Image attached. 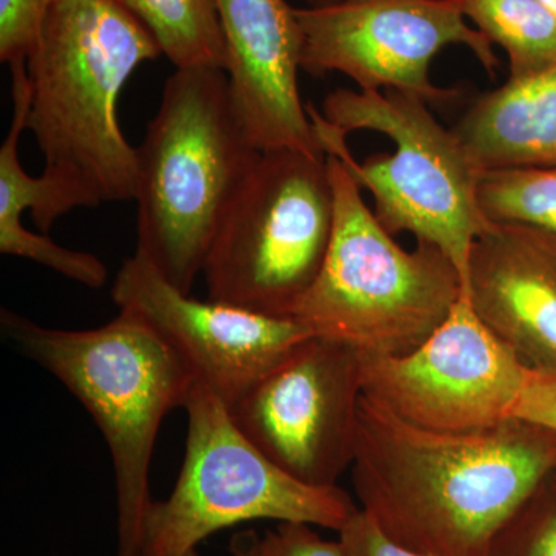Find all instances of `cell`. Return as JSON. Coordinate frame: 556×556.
<instances>
[{
    "label": "cell",
    "instance_id": "9",
    "mask_svg": "<svg viewBox=\"0 0 556 556\" xmlns=\"http://www.w3.org/2000/svg\"><path fill=\"white\" fill-rule=\"evenodd\" d=\"M295 14L311 76L339 72L358 90H399L433 104L455 91L431 83V62L445 47L464 46L495 78L493 43L467 24L459 0H339Z\"/></svg>",
    "mask_w": 556,
    "mask_h": 556
},
{
    "label": "cell",
    "instance_id": "3",
    "mask_svg": "<svg viewBox=\"0 0 556 556\" xmlns=\"http://www.w3.org/2000/svg\"><path fill=\"white\" fill-rule=\"evenodd\" d=\"M306 110L325 153L371 193L383 229L441 249L466 285L471 248L492 223L479 206V172L428 102L399 90L338 89L321 112Z\"/></svg>",
    "mask_w": 556,
    "mask_h": 556
},
{
    "label": "cell",
    "instance_id": "24",
    "mask_svg": "<svg viewBox=\"0 0 556 556\" xmlns=\"http://www.w3.org/2000/svg\"><path fill=\"white\" fill-rule=\"evenodd\" d=\"M540 2L541 5H543L544 9H546L556 21V0H540Z\"/></svg>",
    "mask_w": 556,
    "mask_h": 556
},
{
    "label": "cell",
    "instance_id": "12",
    "mask_svg": "<svg viewBox=\"0 0 556 556\" xmlns=\"http://www.w3.org/2000/svg\"><path fill=\"white\" fill-rule=\"evenodd\" d=\"M112 298L119 311L155 329L188 365L197 386L211 391L228 409L314 336L294 317L193 299L138 254L124 262Z\"/></svg>",
    "mask_w": 556,
    "mask_h": 556
},
{
    "label": "cell",
    "instance_id": "17",
    "mask_svg": "<svg viewBox=\"0 0 556 556\" xmlns=\"http://www.w3.org/2000/svg\"><path fill=\"white\" fill-rule=\"evenodd\" d=\"M467 20L473 21L492 43L503 47L510 78L543 75L556 68V21L540 0H459Z\"/></svg>",
    "mask_w": 556,
    "mask_h": 556
},
{
    "label": "cell",
    "instance_id": "26",
    "mask_svg": "<svg viewBox=\"0 0 556 556\" xmlns=\"http://www.w3.org/2000/svg\"><path fill=\"white\" fill-rule=\"evenodd\" d=\"M179 556H200L199 551L197 548H193V551L188 552V554L179 555Z\"/></svg>",
    "mask_w": 556,
    "mask_h": 556
},
{
    "label": "cell",
    "instance_id": "6",
    "mask_svg": "<svg viewBox=\"0 0 556 556\" xmlns=\"http://www.w3.org/2000/svg\"><path fill=\"white\" fill-rule=\"evenodd\" d=\"M327 161L334 229L320 273L291 317L361 356H402L444 324L463 295V276L433 244L417 241L405 251L362 199L346 164L336 155Z\"/></svg>",
    "mask_w": 556,
    "mask_h": 556
},
{
    "label": "cell",
    "instance_id": "13",
    "mask_svg": "<svg viewBox=\"0 0 556 556\" xmlns=\"http://www.w3.org/2000/svg\"><path fill=\"white\" fill-rule=\"evenodd\" d=\"M230 93L258 152L300 150L327 156L299 93L302 30L287 0H215Z\"/></svg>",
    "mask_w": 556,
    "mask_h": 556
},
{
    "label": "cell",
    "instance_id": "8",
    "mask_svg": "<svg viewBox=\"0 0 556 556\" xmlns=\"http://www.w3.org/2000/svg\"><path fill=\"white\" fill-rule=\"evenodd\" d=\"M185 409V463L170 496L153 501L139 556L185 555L219 530L258 519L339 532L358 510L339 485L303 484L270 463L206 388L193 387Z\"/></svg>",
    "mask_w": 556,
    "mask_h": 556
},
{
    "label": "cell",
    "instance_id": "7",
    "mask_svg": "<svg viewBox=\"0 0 556 556\" xmlns=\"http://www.w3.org/2000/svg\"><path fill=\"white\" fill-rule=\"evenodd\" d=\"M334 215L327 156L262 152L208 248V300L291 317L327 257Z\"/></svg>",
    "mask_w": 556,
    "mask_h": 556
},
{
    "label": "cell",
    "instance_id": "23",
    "mask_svg": "<svg viewBox=\"0 0 556 556\" xmlns=\"http://www.w3.org/2000/svg\"><path fill=\"white\" fill-rule=\"evenodd\" d=\"M526 420L556 434V371L527 369L514 419Z\"/></svg>",
    "mask_w": 556,
    "mask_h": 556
},
{
    "label": "cell",
    "instance_id": "16",
    "mask_svg": "<svg viewBox=\"0 0 556 556\" xmlns=\"http://www.w3.org/2000/svg\"><path fill=\"white\" fill-rule=\"evenodd\" d=\"M177 68L226 72L228 50L215 0H118Z\"/></svg>",
    "mask_w": 556,
    "mask_h": 556
},
{
    "label": "cell",
    "instance_id": "5",
    "mask_svg": "<svg viewBox=\"0 0 556 556\" xmlns=\"http://www.w3.org/2000/svg\"><path fill=\"white\" fill-rule=\"evenodd\" d=\"M2 334L72 391L110 450L118 507L116 556H139L153 500L149 475L164 417L185 408L197 386L177 351L134 314L100 328H47L10 309Z\"/></svg>",
    "mask_w": 556,
    "mask_h": 556
},
{
    "label": "cell",
    "instance_id": "11",
    "mask_svg": "<svg viewBox=\"0 0 556 556\" xmlns=\"http://www.w3.org/2000/svg\"><path fill=\"white\" fill-rule=\"evenodd\" d=\"M361 399V354L313 336L260 379L229 415L289 477L334 486L353 464Z\"/></svg>",
    "mask_w": 556,
    "mask_h": 556
},
{
    "label": "cell",
    "instance_id": "21",
    "mask_svg": "<svg viewBox=\"0 0 556 556\" xmlns=\"http://www.w3.org/2000/svg\"><path fill=\"white\" fill-rule=\"evenodd\" d=\"M56 0H0V61H27Z\"/></svg>",
    "mask_w": 556,
    "mask_h": 556
},
{
    "label": "cell",
    "instance_id": "19",
    "mask_svg": "<svg viewBox=\"0 0 556 556\" xmlns=\"http://www.w3.org/2000/svg\"><path fill=\"white\" fill-rule=\"evenodd\" d=\"M489 556H556V473L508 519Z\"/></svg>",
    "mask_w": 556,
    "mask_h": 556
},
{
    "label": "cell",
    "instance_id": "15",
    "mask_svg": "<svg viewBox=\"0 0 556 556\" xmlns=\"http://www.w3.org/2000/svg\"><path fill=\"white\" fill-rule=\"evenodd\" d=\"M452 130L479 174L556 167V68L508 78L477 98Z\"/></svg>",
    "mask_w": 556,
    "mask_h": 556
},
{
    "label": "cell",
    "instance_id": "2",
    "mask_svg": "<svg viewBox=\"0 0 556 556\" xmlns=\"http://www.w3.org/2000/svg\"><path fill=\"white\" fill-rule=\"evenodd\" d=\"M163 54L118 0H56L27 56V129L42 152L49 201L42 233L76 207L135 200L137 149L119 127L121 91Z\"/></svg>",
    "mask_w": 556,
    "mask_h": 556
},
{
    "label": "cell",
    "instance_id": "18",
    "mask_svg": "<svg viewBox=\"0 0 556 556\" xmlns=\"http://www.w3.org/2000/svg\"><path fill=\"white\" fill-rule=\"evenodd\" d=\"M478 200L486 222L535 230L556 243V167L481 172Z\"/></svg>",
    "mask_w": 556,
    "mask_h": 556
},
{
    "label": "cell",
    "instance_id": "22",
    "mask_svg": "<svg viewBox=\"0 0 556 556\" xmlns=\"http://www.w3.org/2000/svg\"><path fill=\"white\" fill-rule=\"evenodd\" d=\"M338 533L346 556H430L391 540L361 508Z\"/></svg>",
    "mask_w": 556,
    "mask_h": 556
},
{
    "label": "cell",
    "instance_id": "20",
    "mask_svg": "<svg viewBox=\"0 0 556 556\" xmlns=\"http://www.w3.org/2000/svg\"><path fill=\"white\" fill-rule=\"evenodd\" d=\"M314 526L303 522H278L265 535L248 530L230 540L232 556H346L339 541L318 535Z\"/></svg>",
    "mask_w": 556,
    "mask_h": 556
},
{
    "label": "cell",
    "instance_id": "10",
    "mask_svg": "<svg viewBox=\"0 0 556 556\" xmlns=\"http://www.w3.org/2000/svg\"><path fill=\"white\" fill-rule=\"evenodd\" d=\"M527 369L482 324L464 291L444 324L416 350L361 356L362 396L428 430H489L514 419Z\"/></svg>",
    "mask_w": 556,
    "mask_h": 556
},
{
    "label": "cell",
    "instance_id": "14",
    "mask_svg": "<svg viewBox=\"0 0 556 556\" xmlns=\"http://www.w3.org/2000/svg\"><path fill=\"white\" fill-rule=\"evenodd\" d=\"M471 308L527 368L556 371V243L535 230L490 225L471 248Z\"/></svg>",
    "mask_w": 556,
    "mask_h": 556
},
{
    "label": "cell",
    "instance_id": "25",
    "mask_svg": "<svg viewBox=\"0 0 556 556\" xmlns=\"http://www.w3.org/2000/svg\"><path fill=\"white\" fill-rule=\"evenodd\" d=\"M336 2H339V0H308L309 7H325Z\"/></svg>",
    "mask_w": 556,
    "mask_h": 556
},
{
    "label": "cell",
    "instance_id": "4",
    "mask_svg": "<svg viewBox=\"0 0 556 556\" xmlns=\"http://www.w3.org/2000/svg\"><path fill=\"white\" fill-rule=\"evenodd\" d=\"M262 152L237 115L228 73L177 68L164 84L138 159V248L190 294L223 214Z\"/></svg>",
    "mask_w": 556,
    "mask_h": 556
},
{
    "label": "cell",
    "instance_id": "1",
    "mask_svg": "<svg viewBox=\"0 0 556 556\" xmlns=\"http://www.w3.org/2000/svg\"><path fill=\"white\" fill-rule=\"evenodd\" d=\"M350 473L358 508L401 546L489 556L508 519L556 473V434L517 417L467 433L428 430L362 396Z\"/></svg>",
    "mask_w": 556,
    "mask_h": 556
}]
</instances>
